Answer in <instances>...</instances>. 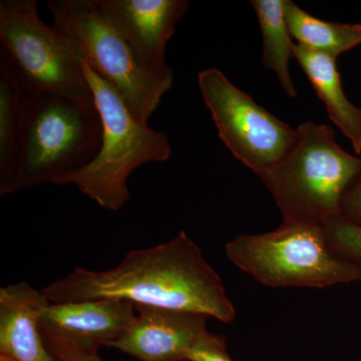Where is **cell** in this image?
<instances>
[{
  "mask_svg": "<svg viewBox=\"0 0 361 361\" xmlns=\"http://www.w3.org/2000/svg\"><path fill=\"white\" fill-rule=\"evenodd\" d=\"M0 49L25 94H58L96 104L82 59L54 25L42 20L35 0L0 1Z\"/></svg>",
  "mask_w": 361,
  "mask_h": 361,
  "instance_id": "cell-7",
  "label": "cell"
},
{
  "mask_svg": "<svg viewBox=\"0 0 361 361\" xmlns=\"http://www.w3.org/2000/svg\"><path fill=\"white\" fill-rule=\"evenodd\" d=\"M42 292L51 303L113 299L197 313L224 323L236 317L222 279L184 231L160 245L129 252L111 269L75 267Z\"/></svg>",
  "mask_w": 361,
  "mask_h": 361,
  "instance_id": "cell-1",
  "label": "cell"
},
{
  "mask_svg": "<svg viewBox=\"0 0 361 361\" xmlns=\"http://www.w3.org/2000/svg\"><path fill=\"white\" fill-rule=\"evenodd\" d=\"M226 255L259 283L273 288H326L361 281V272L330 244L322 224L282 221L263 234L239 235Z\"/></svg>",
  "mask_w": 361,
  "mask_h": 361,
  "instance_id": "cell-5",
  "label": "cell"
},
{
  "mask_svg": "<svg viewBox=\"0 0 361 361\" xmlns=\"http://www.w3.org/2000/svg\"><path fill=\"white\" fill-rule=\"evenodd\" d=\"M54 361H104L97 353L85 350L71 342L56 338H44Z\"/></svg>",
  "mask_w": 361,
  "mask_h": 361,
  "instance_id": "cell-19",
  "label": "cell"
},
{
  "mask_svg": "<svg viewBox=\"0 0 361 361\" xmlns=\"http://www.w3.org/2000/svg\"><path fill=\"white\" fill-rule=\"evenodd\" d=\"M323 226L332 248L361 272V226L342 216L327 221Z\"/></svg>",
  "mask_w": 361,
  "mask_h": 361,
  "instance_id": "cell-17",
  "label": "cell"
},
{
  "mask_svg": "<svg viewBox=\"0 0 361 361\" xmlns=\"http://www.w3.org/2000/svg\"><path fill=\"white\" fill-rule=\"evenodd\" d=\"M285 18L297 44L330 58L337 59L361 44V25L319 20L290 0H285Z\"/></svg>",
  "mask_w": 361,
  "mask_h": 361,
  "instance_id": "cell-16",
  "label": "cell"
},
{
  "mask_svg": "<svg viewBox=\"0 0 361 361\" xmlns=\"http://www.w3.org/2000/svg\"><path fill=\"white\" fill-rule=\"evenodd\" d=\"M207 319L197 313L135 305L134 322L109 346L141 361H187L207 330Z\"/></svg>",
  "mask_w": 361,
  "mask_h": 361,
  "instance_id": "cell-11",
  "label": "cell"
},
{
  "mask_svg": "<svg viewBox=\"0 0 361 361\" xmlns=\"http://www.w3.org/2000/svg\"><path fill=\"white\" fill-rule=\"evenodd\" d=\"M342 217L361 226V174L344 195Z\"/></svg>",
  "mask_w": 361,
  "mask_h": 361,
  "instance_id": "cell-20",
  "label": "cell"
},
{
  "mask_svg": "<svg viewBox=\"0 0 361 361\" xmlns=\"http://www.w3.org/2000/svg\"><path fill=\"white\" fill-rule=\"evenodd\" d=\"M82 71L103 125L99 153L89 165L54 185H75L104 210H121L130 200L128 180L141 166L170 159L172 146L165 133L141 122L115 89L82 59Z\"/></svg>",
  "mask_w": 361,
  "mask_h": 361,
  "instance_id": "cell-3",
  "label": "cell"
},
{
  "mask_svg": "<svg viewBox=\"0 0 361 361\" xmlns=\"http://www.w3.org/2000/svg\"><path fill=\"white\" fill-rule=\"evenodd\" d=\"M23 92L6 54L0 49V196L16 192L20 163Z\"/></svg>",
  "mask_w": 361,
  "mask_h": 361,
  "instance_id": "cell-14",
  "label": "cell"
},
{
  "mask_svg": "<svg viewBox=\"0 0 361 361\" xmlns=\"http://www.w3.org/2000/svg\"><path fill=\"white\" fill-rule=\"evenodd\" d=\"M281 160L258 176L283 220L324 224L342 216V201L361 174V159L339 146L330 126L304 122Z\"/></svg>",
  "mask_w": 361,
  "mask_h": 361,
  "instance_id": "cell-2",
  "label": "cell"
},
{
  "mask_svg": "<svg viewBox=\"0 0 361 361\" xmlns=\"http://www.w3.org/2000/svg\"><path fill=\"white\" fill-rule=\"evenodd\" d=\"M250 4L262 33L263 65L275 73L287 96L294 99L297 90L292 82L289 63L294 59L296 42L285 18V0H252Z\"/></svg>",
  "mask_w": 361,
  "mask_h": 361,
  "instance_id": "cell-15",
  "label": "cell"
},
{
  "mask_svg": "<svg viewBox=\"0 0 361 361\" xmlns=\"http://www.w3.org/2000/svg\"><path fill=\"white\" fill-rule=\"evenodd\" d=\"M0 361H14V360H11V358L6 357V356L0 355Z\"/></svg>",
  "mask_w": 361,
  "mask_h": 361,
  "instance_id": "cell-21",
  "label": "cell"
},
{
  "mask_svg": "<svg viewBox=\"0 0 361 361\" xmlns=\"http://www.w3.org/2000/svg\"><path fill=\"white\" fill-rule=\"evenodd\" d=\"M103 125L96 104L51 94H25L16 191L51 183L89 165L99 153Z\"/></svg>",
  "mask_w": 361,
  "mask_h": 361,
  "instance_id": "cell-4",
  "label": "cell"
},
{
  "mask_svg": "<svg viewBox=\"0 0 361 361\" xmlns=\"http://www.w3.org/2000/svg\"><path fill=\"white\" fill-rule=\"evenodd\" d=\"M294 59L324 104L331 122L351 142L356 155H360L361 109L346 97L337 70L336 59L297 44Z\"/></svg>",
  "mask_w": 361,
  "mask_h": 361,
  "instance_id": "cell-13",
  "label": "cell"
},
{
  "mask_svg": "<svg viewBox=\"0 0 361 361\" xmlns=\"http://www.w3.org/2000/svg\"><path fill=\"white\" fill-rule=\"evenodd\" d=\"M99 16L120 33L144 63L172 70L166 49L176 25L189 9L188 0H94Z\"/></svg>",
  "mask_w": 361,
  "mask_h": 361,
  "instance_id": "cell-9",
  "label": "cell"
},
{
  "mask_svg": "<svg viewBox=\"0 0 361 361\" xmlns=\"http://www.w3.org/2000/svg\"><path fill=\"white\" fill-rule=\"evenodd\" d=\"M187 361H234L228 353L225 337L204 331L188 353Z\"/></svg>",
  "mask_w": 361,
  "mask_h": 361,
  "instance_id": "cell-18",
  "label": "cell"
},
{
  "mask_svg": "<svg viewBox=\"0 0 361 361\" xmlns=\"http://www.w3.org/2000/svg\"><path fill=\"white\" fill-rule=\"evenodd\" d=\"M49 299L26 282L0 288V355L14 361H54L40 332Z\"/></svg>",
  "mask_w": 361,
  "mask_h": 361,
  "instance_id": "cell-12",
  "label": "cell"
},
{
  "mask_svg": "<svg viewBox=\"0 0 361 361\" xmlns=\"http://www.w3.org/2000/svg\"><path fill=\"white\" fill-rule=\"evenodd\" d=\"M198 85L221 141L254 174L264 172L290 149L296 130L233 85L222 71H200Z\"/></svg>",
  "mask_w": 361,
  "mask_h": 361,
  "instance_id": "cell-8",
  "label": "cell"
},
{
  "mask_svg": "<svg viewBox=\"0 0 361 361\" xmlns=\"http://www.w3.org/2000/svg\"><path fill=\"white\" fill-rule=\"evenodd\" d=\"M135 317V304L113 299L49 303L40 312L44 338L61 339L97 353L127 331Z\"/></svg>",
  "mask_w": 361,
  "mask_h": 361,
  "instance_id": "cell-10",
  "label": "cell"
},
{
  "mask_svg": "<svg viewBox=\"0 0 361 361\" xmlns=\"http://www.w3.org/2000/svg\"><path fill=\"white\" fill-rule=\"evenodd\" d=\"M47 6L54 27L80 59L118 92L137 120L148 123L174 85L173 71H156L144 63L99 16L94 0H51Z\"/></svg>",
  "mask_w": 361,
  "mask_h": 361,
  "instance_id": "cell-6",
  "label": "cell"
}]
</instances>
